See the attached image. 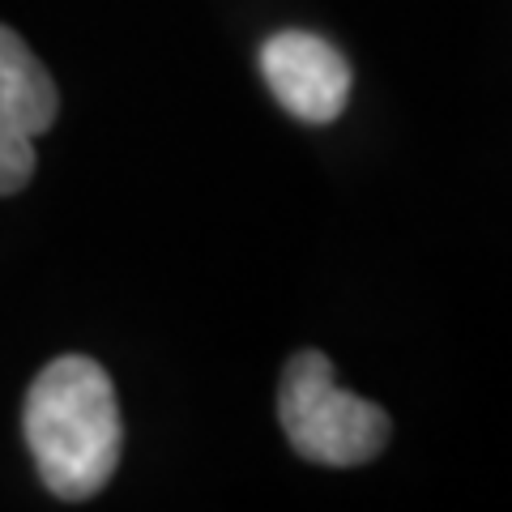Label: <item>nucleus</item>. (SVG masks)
<instances>
[{
	"label": "nucleus",
	"mask_w": 512,
	"mask_h": 512,
	"mask_svg": "<svg viewBox=\"0 0 512 512\" xmlns=\"http://www.w3.org/2000/svg\"><path fill=\"white\" fill-rule=\"evenodd\" d=\"M56 111L60 94L52 73L43 69V60L30 52L18 30L0 26V128L39 141L56 124Z\"/></svg>",
	"instance_id": "nucleus-4"
},
{
	"label": "nucleus",
	"mask_w": 512,
	"mask_h": 512,
	"mask_svg": "<svg viewBox=\"0 0 512 512\" xmlns=\"http://www.w3.org/2000/svg\"><path fill=\"white\" fill-rule=\"evenodd\" d=\"M261 77L269 94L303 124H333L350 103V60L312 30H278L261 43Z\"/></svg>",
	"instance_id": "nucleus-3"
},
{
	"label": "nucleus",
	"mask_w": 512,
	"mask_h": 512,
	"mask_svg": "<svg viewBox=\"0 0 512 512\" xmlns=\"http://www.w3.org/2000/svg\"><path fill=\"white\" fill-rule=\"evenodd\" d=\"M22 431L43 487L60 500H90L120 466L124 423L116 384L94 359L60 355L30 384Z\"/></svg>",
	"instance_id": "nucleus-1"
},
{
	"label": "nucleus",
	"mask_w": 512,
	"mask_h": 512,
	"mask_svg": "<svg viewBox=\"0 0 512 512\" xmlns=\"http://www.w3.org/2000/svg\"><path fill=\"white\" fill-rule=\"evenodd\" d=\"M35 137L13 133V128H0V197H13L30 184L35 175Z\"/></svg>",
	"instance_id": "nucleus-5"
},
{
	"label": "nucleus",
	"mask_w": 512,
	"mask_h": 512,
	"mask_svg": "<svg viewBox=\"0 0 512 512\" xmlns=\"http://www.w3.org/2000/svg\"><path fill=\"white\" fill-rule=\"evenodd\" d=\"M278 423L303 461L333 470L376 461L393 436V419L376 402L342 389L320 350H295L278 384Z\"/></svg>",
	"instance_id": "nucleus-2"
}]
</instances>
